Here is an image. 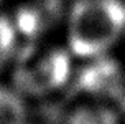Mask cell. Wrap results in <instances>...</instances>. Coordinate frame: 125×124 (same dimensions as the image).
Here are the masks:
<instances>
[{
	"label": "cell",
	"mask_w": 125,
	"mask_h": 124,
	"mask_svg": "<svg viewBox=\"0 0 125 124\" xmlns=\"http://www.w3.org/2000/svg\"><path fill=\"white\" fill-rule=\"evenodd\" d=\"M124 35V0H76L64 17V45L76 60H99Z\"/></svg>",
	"instance_id": "6da1fadb"
},
{
	"label": "cell",
	"mask_w": 125,
	"mask_h": 124,
	"mask_svg": "<svg viewBox=\"0 0 125 124\" xmlns=\"http://www.w3.org/2000/svg\"><path fill=\"white\" fill-rule=\"evenodd\" d=\"M66 45L33 41L20 46L12 68V86L25 98H46L61 91L73 76V61Z\"/></svg>",
	"instance_id": "7a4b0ae2"
},
{
	"label": "cell",
	"mask_w": 125,
	"mask_h": 124,
	"mask_svg": "<svg viewBox=\"0 0 125 124\" xmlns=\"http://www.w3.org/2000/svg\"><path fill=\"white\" fill-rule=\"evenodd\" d=\"M64 124H122L119 112L107 103L86 101L76 104L66 116Z\"/></svg>",
	"instance_id": "3957f363"
},
{
	"label": "cell",
	"mask_w": 125,
	"mask_h": 124,
	"mask_svg": "<svg viewBox=\"0 0 125 124\" xmlns=\"http://www.w3.org/2000/svg\"><path fill=\"white\" fill-rule=\"evenodd\" d=\"M0 124H30L26 98L12 84L0 86Z\"/></svg>",
	"instance_id": "277c9868"
},
{
	"label": "cell",
	"mask_w": 125,
	"mask_h": 124,
	"mask_svg": "<svg viewBox=\"0 0 125 124\" xmlns=\"http://www.w3.org/2000/svg\"><path fill=\"white\" fill-rule=\"evenodd\" d=\"M20 46L21 37L13 17L0 13V74L12 68Z\"/></svg>",
	"instance_id": "5b68a950"
}]
</instances>
